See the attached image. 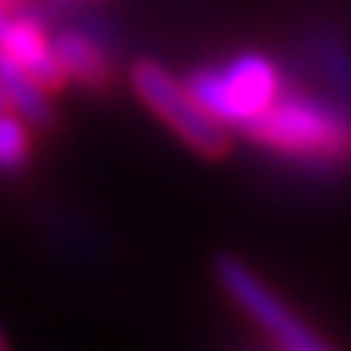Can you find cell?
<instances>
[{
    "label": "cell",
    "mask_w": 351,
    "mask_h": 351,
    "mask_svg": "<svg viewBox=\"0 0 351 351\" xmlns=\"http://www.w3.org/2000/svg\"><path fill=\"white\" fill-rule=\"evenodd\" d=\"M239 130L269 157L304 171L324 174L351 160V103L331 93H280L259 117Z\"/></svg>",
    "instance_id": "1"
},
{
    "label": "cell",
    "mask_w": 351,
    "mask_h": 351,
    "mask_svg": "<svg viewBox=\"0 0 351 351\" xmlns=\"http://www.w3.org/2000/svg\"><path fill=\"white\" fill-rule=\"evenodd\" d=\"M184 86L195 103L222 126H245L283 93L276 65L256 51H242L219 69H195Z\"/></svg>",
    "instance_id": "2"
},
{
    "label": "cell",
    "mask_w": 351,
    "mask_h": 351,
    "mask_svg": "<svg viewBox=\"0 0 351 351\" xmlns=\"http://www.w3.org/2000/svg\"><path fill=\"white\" fill-rule=\"evenodd\" d=\"M130 82H133V93L140 96V103L178 140H184L195 154H202V157H226L229 154V143H232L229 126L208 117L195 103L188 86L178 82V75L171 69H164L160 62L140 58L130 69Z\"/></svg>",
    "instance_id": "3"
},
{
    "label": "cell",
    "mask_w": 351,
    "mask_h": 351,
    "mask_svg": "<svg viewBox=\"0 0 351 351\" xmlns=\"http://www.w3.org/2000/svg\"><path fill=\"white\" fill-rule=\"evenodd\" d=\"M215 280H219L222 290L232 297L235 307H239L259 331H266L280 348H290V351L328 348V341H324L321 335H314L242 259L219 256V259H215Z\"/></svg>",
    "instance_id": "4"
},
{
    "label": "cell",
    "mask_w": 351,
    "mask_h": 351,
    "mask_svg": "<svg viewBox=\"0 0 351 351\" xmlns=\"http://www.w3.org/2000/svg\"><path fill=\"white\" fill-rule=\"evenodd\" d=\"M0 55H7L45 93H51L65 82L62 69L55 62V51H51V34L45 31V24L38 17L17 14V7L0 17Z\"/></svg>",
    "instance_id": "5"
},
{
    "label": "cell",
    "mask_w": 351,
    "mask_h": 351,
    "mask_svg": "<svg viewBox=\"0 0 351 351\" xmlns=\"http://www.w3.org/2000/svg\"><path fill=\"white\" fill-rule=\"evenodd\" d=\"M51 51L62 69V79H72L86 89H103L113 79L117 51L93 24H69L51 34Z\"/></svg>",
    "instance_id": "6"
},
{
    "label": "cell",
    "mask_w": 351,
    "mask_h": 351,
    "mask_svg": "<svg viewBox=\"0 0 351 351\" xmlns=\"http://www.w3.org/2000/svg\"><path fill=\"white\" fill-rule=\"evenodd\" d=\"M0 96H3L7 110H14L21 119H27L31 126L51 123V106L45 99V89L31 75H24L7 55H0Z\"/></svg>",
    "instance_id": "7"
},
{
    "label": "cell",
    "mask_w": 351,
    "mask_h": 351,
    "mask_svg": "<svg viewBox=\"0 0 351 351\" xmlns=\"http://www.w3.org/2000/svg\"><path fill=\"white\" fill-rule=\"evenodd\" d=\"M311 58L317 65V72L324 75L331 96L351 103V51L338 34H314L311 41Z\"/></svg>",
    "instance_id": "8"
},
{
    "label": "cell",
    "mask_w": 351,
    "mask_h": 351,
    "mask_svg": "<svg viewBox=\"0 0 351 351\" xmlns=\"http://www.w3.org/2000/svg\"><path fill=\"white\" fill-rule=\"evenodd\" d=\"M27 119H21L14 110H0V171L17 174L27 164L31 154V133Z\"/></svg>",
    "instance_id": "9"
},
{
    "label": "cell",
    "mask_w": 351,
    "mask_h": 351,
    "mask_svg": "<svg viewBox=\"0 0 351 351\" xmlns=\"http://www.w3.org/2000/svg\"><path fill=\"white\" fill-rule=\"evenodd\" d=\"M3 345H7V338H3V335H0V348H3Z\"/></svg>",
    "instance_id": "10"
},
{
    "label": "cell",
    "mask_w": 351,
    "mask_h": 351,
    "mask_svg": "<svg viewBox=\"0 0 351 351\" xmlns=\"http://www.w3.org/2000/svg\"><path fill=\"white\" fill-rule=\"evenodd\" d=\"M0 110H7V103H3V96H0Z\"/></svg>",
    "instance_id": "11"
}]
</instances>
